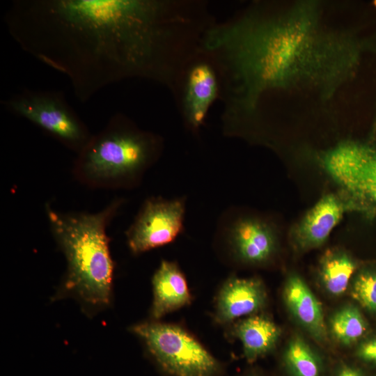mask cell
Listing matches in <instances>:
<instances>
[{
  "instance_id": "obj_13",
  "label": "cell",
  "mask_w": 376,
  "mask_h": 376,
  "mask_svg": "<svg viewBox=\"0 0 376 376\" xmlns=\"http://www.w3.org/2000/svg\"><path fill=\"white\" fill-rule=\"evenodd\" d=\"M152 283L154 298L151 315L154 319H159L191 301L185 277L173 262L162 261Z\"/></svg>"
},
{
  "instance_id": "obj_1",
  "label": "cell",
  "mask_w": 376,
  "mask_h": 376,
  "mask_svg": "<svg viewBox=\"0 0 376 376\" xmlns=\"http://www.w3.org/2000/svg\"><path fill=\"white\" fill-rule=\"evenodd\" d=\"M160 0H15L4 21L26 52L88 101L129 78L170 81V39L183 18Z\"/></svg>"
},
{
  "instance_id": "obj_7",
  "label": "cell",
  "mask_w": 376,
  "mask_h": 376,
  "mask_svg": "<svg viewBox=\"0 0 376 376\" xmlns=\"http://www.w3.org/2000/svg\"><path fill=\"white\" fill-rule=\"evenodd\" d=\"M184 198H148L125 232L131 252L140 254L173 241L182 232Z\"/></svg>"
},
{
  "instance_id": "obj_14",
  "label": "cell",
  "mask_w": 376,
  "mask_h": 376,
  "mask_svg": "<svg viewBox=\"0 0 376 376\" xmlns=\"http://www.w3.org/2000/svg\"><path fill=\"white\" fill-rule=\"evenodd\" d=\"M280 329L263 315L248 318L235 325L233 334L242 342L244 355L251 362L269 352L280 336Z\"/></svg>"
},
{
  "instance_id": "obj_17",
  "label": "cell",
  "mask_w": 376,
  "mask_h": 376,
  "mask_svg": "<svg viewBox=\"0 0 376 376\" xmlns=\"http://www.w3.org/2000/svg\"><path fill=\"white\" fill-rule=\"evenodd\" d=\"M285 361L295 376H320V362L310 346L301 338H292L285 352Z\"/></svg>"
},
{
  "instance_id": "obj_18",
  "label": "cell",
  "mask_w": 376,
  "mask_h": 376,
  "mask_svg": "<svg viewBox=\"0 0 376 376\" xmlns=\"http://www.w3.org/2000/svg\"><path fill=\"white\" fill-rule=\"evenodd\" d=\"M352 297L366 309L376 311V271L359 274L352 289Z\"/></svg>"
},
{
  "instance_id": "obj_19",
  "label": "cell",
  "mask_w": 376,
  "mask_h": 376,
  "mask_svg": "<svg viewBox=\"0 0 376 376\" xmlns=\"http://www.w3.org/2000/svg\"><path fill=\"white\" fill-rule=\"evenodd\" d=\"M357 354L365 361L376 363V338L363 343L358 349Z\"/></svg>"
},
{
  "instance_id": "obj_15",
  "label": "cell",
  "mask_w": 376,
  "mask_h": 376,
  "mask_svg": "<svg viewBox=\"0 0 376 376\" xmlns=\"http://www.w3.org/2000/svg\"><path fill=\"white\" fill-rule=\"evenodd\" d=\"M356 269L354 260L343 251L327 252L322 258L320 276L326 290L333 295H340L347 289Z\"/></svg>"
},
{
  "instance_id": "obj_5",
  "label": "cell",
  "mask_w": 376,
  "mask_h": 376,
  "mask_svg": "<svg viewBox=\"0 0 376 376\" xmlns=\"http://www.w3.org/2000/svg\"><path fill=\"white\" fill-rule=\"evenodd\" d=\"M1 104L77 154L93 135L61 91L24 89L3 100Z\"/></svg>"
},
{
  "instance_id": "obj_10",
  "label": "cell",
  "mask_w": 376,
  "mask_h": 376,
  "mask_svg": "<svg viewBox=\"0 0 376 376\" xmlns=\"http://www.w3.org/2000/svg\"><path fill=\"white\" fill-rule=\"evenodd\" d=\"M218 93V81L208 63L194 64L188 70L182 100L187 125L197 130L204 123L207 111Z\"/></svg>"
},
{
  "instance_id": "obj_12",
  "label": "cell",
  "mask_w": 376,
  "mask_h": 376,
  "mask_svg": "<svg viewBox=\"0 0 376 376\" xmlns=\"http://www.w3.org/2000/svg\"><path fill=\"white\" fill-rule=\"evenodd\" d=\"M283 297L295 319L316 340H324L327 330L322 305L304 280L293 274L286 280Z\"/></svg>"
},
{
  "instance_id": "obj_2",
  "label": "cell",
  "mask_w": 376,
  "mask_h": 376,
  "mask_svg": "<svg viewBox=\"0 0 376 376\" xmlns=\"http://www.w3.org/2000/svg\"><path fill=\"white\" fill-rule=\"evenodd\" d=\"M123 202L113 199L93 213L61 212L45 205L51 233L67 262L59 295L74 297L88 313L111 302L114 264L107 228Z\"/></svg>"
},
{
  "instance_id": "obj_9",
  "label": "cell",
  "mask_w": 376,
  "mask_h": 376,
  "mask_svg": "<svg viewBox=\"0 0 376 376\" xmlns=\"http://www.w3.org/2000/svg\"><path fill=\"white\" fill-rule=\"evenodd\" d=\"M266 292L258 279L230 278L222 286L217 301L216 319L228 323L261 309Z\"/></svg>"
},
{
  "instance_id": "obj_8",
  "label": "cell",
  "mask_w": 376,
  "mask_h": 376,
  "mask_svg": "<svg viewBox=\"0 0 376 376\" xmlns=\"http://www.w3.org/2000/svg\"><path fill=\"white\" fill-rule=\"evenodd\" d=\"M226 228L229 244L235 256L242 261L262 263L273 254L275 236L266 222L255 218H242Z\"/></svg>"
},
{
  "instance_id": "obj_20",
  "label": "cell",
  "mask_w": 376,
  "mask_h": 376,
  "mask_svg": "<svg viewBox=\"0 0 376 376\" xmlns=\"http://www.w3.org/2000/svg\"><path fill=\"white\" fill-rule=\"evenodd\" d=\"M338 376H361V375L356 370L350 367H345L340 371Z\"/></svg>"
},
{
  "instance_id": "obj_4",
  "label": "cell",
  "mask_w": 376,
  "mask_h": 376,
  "mask_svg": "<svg viewBox=\"0 0 376 376\" xmlns=\"http://www.w3.org/2000/svg\"><path fill=\"white\" fill-rule=\"evenodd\" d=\"M159 368L169 376H219V362L182 327L144 322L131 327Z\"/></svg>"
},
{
  "instance_id": "obj_16",
  "label": "cell",
  "mask_w": 376,
  "mask_h": 376,
  "mask_svg": "<svg viewBox=\"0 0 376 376\" xmlns=\"http://www.w3.org/2000/svg\"><path fill=\"white\" fill-rule=\"evenodd\" d=\"M330 325L334 337L344 345L354 343L366 330L361 313L353 305H347L338 311L332 317Z\"/></svg>"
},
{
  "instance_id": "obj_11",
  "label": "cell",
  "mask_w": 376,
  "mask_h": 376,
  "mask_svg": "<svg viewBox=\"0 0 376 376\" xmlns=\"http://www.w3.org/2000/svg\"><path fill=\"white\" fill-rule=\"evenodd\" d=\"M345 210L349 207L345 198L333 194L324 195L296 226L294 232L296 242L302 249L322 244Z\"/></svg>"
},
{
  "instance_id": "obj_3",
  "label": "cell",
  "mask_w": 376,
  "mask_h": 376,
  "mask_svg": "<svg viewBox=\"0 0 376 376\" xmlns=\"http://www.w3.org/2000/svg\"><path fill=\"white\" fill-rule=\"evenodd\" d=\"M161 149L158 136L139 129L125 116L116 113L77 154L72 175L79 183L93 189L132 188L158 159Z\"/></svg>"
},
{
  "instance_id": "obj_6",
  "label": "cell",
  "mask_w": 376,
  "mask_h": 376,
  "mask_svg": "<svg viewBox=\"0 0 376 376\" xmlns=\"http://www.w3.org/2000/svg\"><path fill=\"white\" fill-rule=\"evenodd\" d=\"M320 164L340 187L352 210H376V147L345 141L323 154Z\"/></svg>"
}]
</instances>
